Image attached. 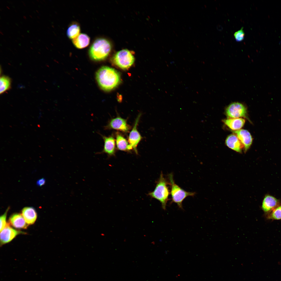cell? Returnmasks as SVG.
<instances>
[{
    "instance_id": "6da1fadb",
    "label": "cell",
    "mask_w": 281,
    "mask_h": 281,
    "mask_svg": "<svg viewBox=\"0 0 281 281\" xmlns=\"http://www.w3.org/2000/svg\"><path fill=\"white\" fill-rule=\"evenodd\" d=\"M96 79L100 87L106 91L114 89L121 81L119 72L115 69L107 66H102L97 71Z\"/></svg>"
},
{
    "instance_id": "7a4b0ae2",
    "label": "cell",
    "mask_w": 281,
    "mask_h": 281,
    "mask_svg": "<svg viewBox=\"0 0 281 281\" xmlns=\"http://www.w3.org/2000/svg\"><path fill=\"white\" fill-rule=\"evenodd\" d=\"M111 49V44L108 40L103 38H98L94 41L91 46L89 50V55L93 60H103L108 56Z\"/></svg>"
},
{
    "instance_id": "3957f363",
    "label": "cell",
    "mask_w": 281,
    "mask_h": 281,
    "mask_svg": "<svg viewBox=\"0 0 281 281\" xmlns=\"http://www.w3.org/2000/svg\"><path fill=\"white\" fill-rule=\"evenodd\" d=\"M169 182L164 177L162 172L160 177L156 181V185L154 190L149 192L148 195L151 197L155 199L161 203L162 208L165 210L167 204L169 200V196L170 194L168 185Z\"/></svg>"
},
{
    "instance_id": "277c9868",
    "label": "cell",
    "mask_w": 281,
    "mask_h": 281,
    "mask_svg": "<svg viewBox=\"0 0 281 281\" xmlns=\"http://www.w3.org/2000/svg\"><path fill=\"white\" fill-rule=\"evenodd\" d=\"M168 177L171 187V202L176 203L180 208L182 209V202L183 200L188 196H193L196 193L186 191L176 184L175 182L172 173L168 174Z\"/></svg>"
},
{
    "instance_id": "5b68a950",
    "label": "cell",
    "mask_w": 281,
    "mask_h": 281,
    "mask_svg": "<svg viewBox=\"0 0 281 281\" xmlns=\"http://www.w3.org/2000/svg\"><path fill=\"white\" fill-rule=\"evenodd\" d=\"M113 63L123 69H127L133 64L135 58L132 52L123 49L117 52L112 59Z\"/></svg>"
},
{
    "instance_id": "8992f818",
    "label": "cell",
    "mask_w": 281,
    "mask_h": 281,
    "mask_svg": "<svg viewBox=\"0 0 281 281\" xmlns=\"http://www.w3.org/2000/svg\"><path fill=\"white\" fill-rule=\"evenodd\" d=\"M225 112L228 118L242 117L248 119L246 107L239 102H234L229 104L226 108Z\"/></svg>"
},
{
    "instance_id": "52a82bcc",
    "label": "cell",
    "mask_w": 281,
    "mask_h": 281,
    "mask_svg": "<svg viewBox=\"0 0 281 281\" xmlns=\"http://www.w3.org/2000/svg\"><path fill=\"white\" fill-rule=\"evenodd\" d=\"M130 128L127 120L119 116L111 119L104 127L106 130L114 129L125 133L128 132Z\"/></svg>"
},
{
    "instance_id": "ba28073f",
    "label": "cell",
    "mask_w": 281,
    "mask_h": 281,
    "mask_svg": "<svg viewBox=\"0 0 281 281\" xmlns=\"http://www.w3.org/2000/svg\"><path fill=\"white\" fill-rule=\"evenodd\" d=\"M141 115V114H139L136 118L133 127L129 134L128 139L129 144L137 154H138L137 146L142 138L137 129V126Z\"/></svg>"
},
{
    "instance_id": "9c48e42d",
    "label": "cell",
    "mask_w": 281,
    "mask_h": 281,
    "mask_svg": "<svg viewBox=\"0 0 281 281\" xmlns=\"http://www.w3.org/2000/svg\"><path fill=\"white\" fill-rule=\"evenodd\" d=\"M0 232L1 246L10 242L18 234L26 233L13 228L9 223H7L5 227Z\"/></svg>"
},
{
    "instance_id": "30bf717a",
    "label": "cell",
    "mask_w": 281,
    "mask_h": 281,
    "mask_svg": "<svg viewBox=\"0 0 281 281\" xmlns=\"http://www.w3.org/2000/svg\"><path fill=\"white\" fill-rule=\"evenodd\" d=\"M232 131L244 145L245 152H246L250 148L253 139L251 134L248 131L244 129Z\"/></svg>"
},
{
    "instance_id": "8fae6325",
    "label": "cell",
    "mask_w": 281,
    "mask_h": 281,
    "mask_svg": "<svg viewBox=\"0 0 281 281\" xmlns=\"http://www.w3.org/2000/svg\"><path fill=\"white\" fill-rule=\"evenodd\" d=\"M104 141L103 149L102 151L98 153H105L109 157L114 156L115 153V140L112 136H106L101 135Z\"/></svg>"
},
{
    "instance_id": "7c38bea8",
    "label": "cell",
    "mask_w": 281,
    "mask_h": 281,
    "mask_svg": "<svg viewBox=\"0 0 281 281\" xmlns=\"http://www.w3.org/2000/svg\"><path fill=\"white\" fill-rule=\"evenodd\" d=\"M279 205V201L277 199L268 195H266L263 200L261 208L263 211L267 214Z\"/></svg>"
},
{
    "instance_id": "4fadbf2b",
    "label": "cell",
    "mask_w": 281,
    "mask_h": 281,
    "mask_svg": "<svg viewBox=\"0 0 281 281\" xmlns=\"http://www.w3.org/2000/svg\"><path fill=\"white\" fill-rule=\"evenodd\" d=\"M225 144L229 148L239 152H241L244 146L236 135H228L225 140Z\"/></svg>"
},
{
    "instance_id": "5bb4252c",
    "label": "cell",
    "mask_w": 281,
    "mask_h": 281,
    "mask_svg": "<svg viewBox=\"0 0 281 281\" xmlns=\"http://www.w3.org/2000/svg\"><path fill=\"white\" fill-rule=\"evenodd\" d=\"M9 222L13 227L17 228L26 229L28 225L22 215L20 213H15L11 215L9 218Z\"/></svg>"
},
{
    "instance_id": "9a60e30c",
    "label": "cell",
    "mask_w": 281,
    "mask_h": 281,
    "mask_svg": "<svg viewBox=\"0 0 281 281\" xmlns=\"http://www.w3.org/2000/svg\"><path fill=\"white\" fill-rule=\"evenodd\" d=\"M22 215L28 225L34 224L37 218V214L35 209L32 207H25L22 211Z\"/></svg>"
},
{
    "instance_id": "2e32d148",
    "label": "cell",
    "mask_w": 281,
    "mask_h": 281,
    "mask_svg": "<svg viewBox=\"0 0 281 281\" xmlns=\"http://www.w3.org/2000/svg\"><path fill=\"white\" fill-rule=\"evenodd\" d=\"M222 121L232 131L240 130L245 123V119L241 118H227L223 120Z\"/></svg>"
},
{
    "instance_id": "e0dca14e",
    "label": "cell",
    "mask_w": 281,
    "mask_h": 281,
    "mask_svg": "<svg viewBox=\"0 0 281 281\" xmlns=\"http://www.w3.org/2000/svg\"><path fill=\"white\" fill-rule=\"evenodd\" d=\"M90 41L89 37L86 34L81 33L73 39L72 42L74 46L77 48L81 49L87 47Z\"/></svg>"
},
{
    "instance_id": "ac0fdd59",
    "label": "cell",
    "mask_w": 281,
    "mask_h": 281,
    "mask_svg": "<svg viewBox=\"0 0 281 281\" xmlns=\"http://www.w3.org/2000/svg\"><path fill=\"white\" fill-rule=\"evenodd\" d=\"M116 142L117 148L119 150L127 151L133 149L125 138L118 133L116 135Z\"/></svg>"
},
{
    "instance_id": "d6986e66",
    "label": "cell",
    "mask_w": 281,
    "mask_h": 281,
    "mask_svg": "<svg viewBox=\"0 0 281 281\" xmlns=\"http://www.w3.org/2000/svg\"><path fill=\"white\" fill-rule=\"evenodd\" d=\"M80 28L79 24L76 22H73L69 26L67 31V35L70 39H74L79 34Z\"/></svg>"
},
{
    "instance_id": "ffe728a7",
    "label": "cell",
    "mask_w": 281,
    "mask_h": 281,
    "mask_svg": "<svg viewBox=\"0 0 281 281\" xmlns=\"http://www.w3.org/2000/svg\"><path fill=\"white\" fill-rule=\"evenodd\" d=\"M0 81V94H1L10 88L11 81L9 77L6 76H2L1 77Z\"/></svg>"
},
{
    "instance_id": "44dd1931",
    "label": "cell",
    "mask_w": 281,
    "mask_h": 281,
    "mask_svg": "<svg viewBox=\"0 0 281 281\" xmlns=\"http://www.w3.org/2000/svg\"><path fill=\"white\" fill-rule=\"evenodd\" d=\"M266 218L268 219L272 220H281V205L267 214Z\"/></svg>"
},
{
    "instance_id": "7402d4cb",
    "label": "cell",
    "mask_w": 281,
    "mask_h": 281,
    "mask_svg": "<svg viewBox=\"0 0 281 281\" xmlns=\"http://www.w3.org/2000/svg\"><path fill=\"white\" fill-rule=\"evenodd\" d=\"M234 36L236 41L240 42L242 41L244 39L245 36V33L243 27L235 32L234 34Z\"/></svg>"
},
{
    "instance_id": "603a6c76",
    "label": "cell",
    "mask_w": 281,
    "mask_h": 281,
    "mask_svg": "<svg viewBox=\"0 0 281 281\" xmlns=\"http://www.w3.org/2000/svg\"><path fill=\"white\" fill-rule=\"evenodd\" d=\"M9 209V207L7 209L4 213L0 216V232L7 225L6 222L7 215Z\"/></svg>"
},
{
    "instance_id": "cb8c5ba5",
    "label": "cell",
    "mask_w": 281,
    "mask_h": 281,
    "mask_svg": "<svg viewBox=\"0 0 281 281\" xmlns=\"http://www.w3.org/2000/svg\"><path fill=\"white\" fill-rule=\"evenodd\" d=\"M46 183V180L44 178H42L38 180L36 182L37 185L41 187L44 185Z\"/></svg>"
},
{
    "instance_id": "d4e9b609",
    "label": "cell",
    "mask_w": 281,
    "mask_h": 281,
    "mask_svg": "<svg viewBox=\"0 0 281 281\" xmlns=\"http://www.w3.org/2000/svg\"><path fill=\"white\" fill-rule=\"evenodd\" d=\"M23 17L25 19H26V16H23Z\"/></svg>"
},
{
    "instance_id": "484cf974",
    "label": "cell",
    "mask_w": 281,
    "mask_h": 281,
    "mask_svg": "<svg viewBox=\"0 0 281 281\" xmlns=\"http://www.w3.org/2000/svg\"><path fill=\"white\" fill-rule=\"evenodd\" d=\"M0 33H1V34H2V35H3V33H2V32H1V30H0Z\"/></svg>"
},
{
    "instance_id": "4316f807",
    "label": "cell",
    "mask_w": 281,
    "mask_h": 281,
    "mask_svg": "<svg viewBox=\"0 0 281 281\" xmlns=\"http://www.w3.org/2000/svg\"><path fill=\"white\" fill-rule=\"evenodd\" d=\"M7 8H8V9H9V7H8V6H7Z\"/></svg>"
},
{
    "instance_id": "83f0119b",
    "label": "cell",
    "mask_w": 281,
    "mask_h": 281,
    "mask_svg": "<svg viewBox=\"0 0 281 281\" xmlns=\"http://www.w3.org/2000/svg\"><path fill=\"white\" fill-rule=\"evenodd\" d=\"M21 36H22L23 37H24V36H23V35H21Z\"/></svg>"
},
{
    "instance_id": "f1b7e54d",
    "label": "cell",
    "mask_w": 281,
    "mask_h": 281,
    "mask_svg": "<svg viewBox=\"0 0 281 281\" xmlns=\"http://www.w3.org/2000/svg\"><path fill=\"white\" fill-rule=\"evenodd\" d=\"M29 16H30V17H31V18H32V16H31L30 15H29Z\"/></svg>"
},
{
    "instance_id": "f546056e",
    "label": "cell",
    "mask_w": 281,
    "mask_h": 281,
    "mask_svg": "<svg viewBox=\"0 0 281 281\" xmlns=\"http://www.w3.org/2000/svg\"><path fill=\"white\" fill-rule=\"evenodd\" d=\"M46 48H47V49H48V48H47V47H46Z\"/></svg>"
},
{
    "instance_id": "4dcf8cb0",
    "label": "cell",
    "mask_w": 281,
    "mask_h": 281,
    "mask_svg": "<svg viewBox=\"0 0 281 281\" xmlns=\"http://www.w3.org/2000/svg\"><path fill=\"white\" fill-rule=\"evenodd\" d=\"M36 11L37 12H38V13H39V12H38V11H37V10H36Z\"/></svg>"
},
{
    "instance_id": "1f68e13d",
    "label": "cell",
    "mask_w": 281,
    "mask_h": 281,
    "mask_svg": "<svg viewBox=\"0 0 281 281\" xmlns=\"http://www.w3.org/2000/svg\"><path fill=\"white\" fill-rule=\"evenodd\" d=\"M37 17L39 18V19L40 18L39 17V16H37Z\"/></svg>"
},
{
    "instance_id": "d6a6232c",
    "label": "cell",
    "mask_w": 281,
    "mask_h": 281,
    "mask_svg": "<svg viewBox=\"0 0 281 281\" xmlns=\"http://www.w3.org/2000/svg\"><path fill=\"white\" fill-rule=\"evenodd\" d=\"M32 2L33 3H34V4H35V3H34V2H33V1H32Z\"/></svg>"
},
{
    "instance_id": "836d02e7",
    "label": "cell",
    "mask_w": 281,
    "mask_h": 281,
    "mask_svg": "<svg viewBox=\"0 0 281 281\" xmlns=\"http://www.w3.org/2000/svg\"><path fill=\"white\" fill-rule=\"evenodd\" d=\"M40 2H41V3H42V4H43V3H42V2H41V1H40Z\"/></svg>"
},
{
    "instance_id": "e575fe53",
    "label": "cell",
    "mask_w": 281,
    "mask_h": 281,
    "mask_svg": "<svg viewBox=\"0 0 281 281\" xmlns=\"http://www.w3.org/2000/svg\"><path fill=\"white\" fill-rule=\"evenodd\" d=\"M30 48H31V49H33V48H32V47H30Z\"/></svg>"
},
{
    "instance_id": "d590c367",
    "label": "cell",
    "mask_w": 281,
    "mask_h": 281,
    "mask_svg": "<svg viewBox=\"0 0 281 281\" xmlns=\"http://www.w3.org/2000/svg\"><path fill=\"white\" fill-rule=\"evenodd\" d=\"M3 40L5 42L6 41H5L4 39H3Z\"/></svg>"
},
{
    "instance_id": "8d00e7d4",
    "label": "cell",
    "mask_w": 281,
    "mask_h": 281,
    "mask_svg": "<svg viewBox=\"0 0 281 281\" xmlns=\"http://www.w3.org/2000/svg\"><path fill=\"white\" fill-rule=\"evenodd\" d=\"M15 10L16 12H17V11H16V10Z\"/></svg>"
},
{
    "instance_id": "74e56055",
    "label": "cell",
    "mask_w": 281,
    "mask_h": 281,
    "mask_svg": "<svg viewBox=\"0 0 281 281\" xmlns=\"http://www.w3.org/2000/svg\"><path fill=\"white\" fill-rule=\"evenodd\" d=\"M15 40V41H16V42H17V40Z\"/></svg>"
},
{
    "instance_id": "f35d334b",
    "label": "cell",
    "mask_w": 281,
    "mask_h": 281,
    "mask_svg": "<svg viewBox=\"0 0 281 281\" xmlns=\"http://www.w3.org/2000/svg\"><path fill=\"white\" fill-rule=\"evenodd\" d=\"M37 42V43H38V44H39V43H38V42H37H37Z\"/></svg>"
},
{
    "instance_id": "ab89813d",
    "label": "cell",
    "mask_w": 281,
    "mask_h": 281,
    "mask_svg": "<svg viewBox=\"0 0 281 281\" xmlns=\"http://www.w3.org/2000/svg\"><path fill=\"white\" fill-rule=\"evenodd\" d=\"M0 9V10H1V11H2V10H1V8Z\"/></svg>"
},
{
    "instance_id": "60d3db41",
    "label": "cell",
    "mask_w": 281,
    "mask_h": 281,
    "mask_svg": "<svg viewBox=\"0 0 281 281\" xmlns=\"http://www.w3.org/2000/svg\"><path fill=\"white\" fill-rule=\"evenodd\" d=\"M9 37H10V38H11V37H10V36H9Z\"/></svg>"
},
{
    "instance_id": "b9f144b4",
    "label": "cell",
    "mask_w": 281,
    "mask_h": 281,
    "mask_svg": "<svg viewBox=\"0 0 281 281\" xmlns=\"http://www.w3.org/2000/svg\"><path fill=\"white\" fill-rule=\"evenodd\" d=\"M37 22H38L39 23V21H37Z\"/></svg>"
},
{
    "instance_id": "7bdbcfd3",
    "label": "cell",
    "mask_w": 281,
    "mask_h": 281,
    "mask_svg": "<svg viewBox=\"0 0 281 281\" xmlns=\"http://www.w3.org/2000/svg\"><path fill=\"white\" fill-rule=\"evenodd\" d=\"M37 1H39L38 0H37Z\"/></svg>"
}]
</instances>
